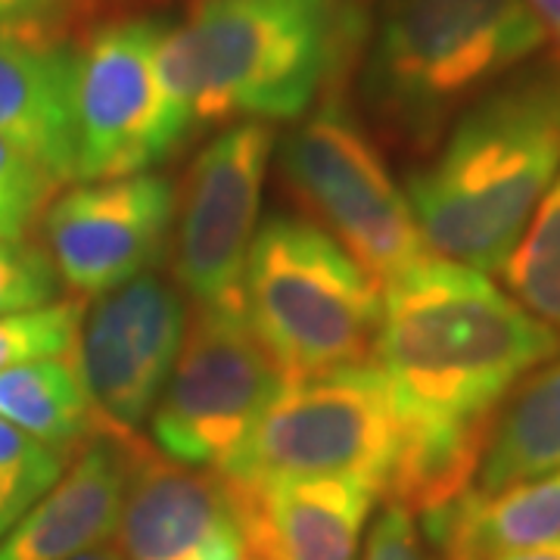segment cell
Here are the masks:
<instances>
[{
	"label": "cell",
	"instance_id": "6da1fadb",
	"mask_svg": "<svg viewBox=\"0 0 560 560\" xmlns=\"http://www.w3.org/2000/svg\"><path fill=\"white\" fill-rule=\"evenodd\" d=\"M555 355L558 330L477 268L430 253L389 280L371 355L401 433L386 501L420 517L467 492L501 405Z\"/></svg>",
	"mask_w": 560,
	"mask_h": 560
},
{
	"label": "cell",
	"instance_id": "7a4b0ae2",
	"mask_svg": "<svg viewBox=\"0 0 560 560\" xmlns=\"http://www.w3.org/2000/svg\"><path fill=\"white\" fill-rule=\"evenodd\" d=\"M560 172V57L526 62L452 121L405 180L430 253L499 275Z\"/></svg>",
	"mask_w": 560,
	"mask_h": 560
},
{
	"label": "cell",
	"instance_id": "3957f363",
	"mask_svg": "<svg viewBox=\"0 0 560 560\" xmlns=\"http://www.w3.org/2000/svg\"><path fill=\"white\" fill-rule=\"evenodd\" d=\"M359 20L342 0H197L165 22L156 66L194 131L302 119L349 66Z\"/></svg>",
	"mask_w": 560,
	"mask_h": 560
},
{
	"label": "cell",
	"instance_id": "277c9868",
	"mask_svg": "<svg viewBox=\"0 0 560 560\" xmlns=\"http://www.w3.org/2000/svg\"><path fill=\"white\" fill-rule=\"evenodd\" d=\"M548 44L526 0H386L364 91L405 138L430 143Z\"/></svg>",
	"mask_w": 560,
	"mask_h": 560
},
{
	"label": "cell",
	"instance_id": "5b68a950",
	"mask_svg": "<svg viewBox=\"0 0 560 560\" xmlns=\"http://www.w3.org/2000/svg\"><path fill=\"white\" fill-rule=\"evenodd\" d=\"M243 312L287 383L374 355L383 283L320 224L275 215L256 231L243 271Z\"/></svg>",
	"mask_w": 560,
	"mask_h": 560
},
{
	"label": "cell",
	"instance_id": "8992f818",
	"mask_svg": "<svg viewBox=\"0 0 560 560\" xmlns=\"http://www.w3.org/2000/svg\"><path fill=\"white\" fill-rule=\"evenodd\" d=\"M340 69L318 106L287 135L280 168L324 231L377 280L389 283L430 256L405 187L389 175L381 147L361 128Z\"/></svg>",
	"mask_w": 560,
	"mask_h": 560
},
{
	"label": "cell",
	"instance_id": "52a82bcc",
	"mask_svg": "<svg viewBox=\"0 0 560 560\" xmlns=\"http://www.w3.org/2000/svg\"><path fill=\"white\" fill-rule=\"evenodd\" d=\"M401 433L374 361L287 383L256 430L219 470L231 486L290 477H355L386 499Z\"/></svg>",
	"mask_w": 560,
	"mask_h": 560
},
{
	"label": "cell",
	"instance_id": "ba28073f",
	"mask_svg": "<svg viewBox=\"0 0 560 560\" xmlns=\"http://www.w3.org/2000/svg\"><path fill=\"white\" fill-rule=\"evenodd\" d=\"M283 386L243 305L197 308L150 415L153 448L175 464L219 474Z\"/></svg>",
	"mask_w": 560,
	"mask_h": 560
},
{
	"label": "cell",
	"instance_id": "9c48e42d",
	"mask_svg": "<svg viewBox=\"0 0 560 560\" xmlns=\"http://www.w3.org/2000/svg\"><path fill=\"white\" fill-rule=\"evenodd\" d=\"M162 28L150 16L109 22L75 54V180L153 172L190 138L162 88Z\"/></svg>",
	"mask_w": 560,
	"mask_h": 560
},
{
	"label": "cell",
	"instance_id": "30bf717a",
	"mask_svg": "<svg viewBox=\"0 0 560 560\" xmlns=\"http://www.w3.org/2000/svg\"><path fill=\"white\" fill-rule=\"evenodd\" d=\"M271 153L268 121H234L190 162L175 234V280L197 308L243 305V271L259 231Z\"/></svg>",
	"mask_w": 560,
	"mask_h": 560
},
{
	"label": "cell",
	"instance_id": "8fae6325",
	"mask_svg": "<svg viewBox=\"0 0 560 560\" xmlns=\"http://www.w3.org/2000/svg\"><path fill=\"white\" fill-rule=\"evenodd\" d=\"M175 212V184L156 172H140L128 178L79 180L50 200L40 228L62 283L79 296L97 300L160 265Z\"/></svg>",
	"mask_w": 560,
	"mask_h": 560
},
{
	"label": "cell",
	"instance_id": "7c38bea8",
	"mask_svg": "<svg viewBox=\"0 0 560 560\" xmlns=\"http://www.w3.org/2000/svg\"><path fill=\"white\" fill-rule=\"evenodd\" d=\"M187 334V305L160 275H140L84 305L79 368L106 427L150 420Z\"/></svg>",
	"mask_w": 560,
	"mask_h": 560
},
{
	"label": "cell",
	"instance_id": "4fadbf2b",
	"mask_svg": "<svg viewBox=\"0 0 560 560\" xmlns=\"http://www.w3.org/2000/svg\"><path fill=\"white\" fill-rule=\"evenodd\" d=\"M125 560H243L249 551L231 486L212 470L175 464L131 442L119 517Z\"/></svg>",
	"mask_w": 560,
	"mask_h": 560
},
{
	"label": "cell",
	"instance_id": "5bb4252c",
	"mask_svg": "<svg viewBox=\"0 0 560 560\" xmlns=\"http://www.w3.org/2000/svg\"><path fill=\"white\" fill-rule=\"evenodd\" d=\"M135 433L103 430L3 539L0 560H75L119 533Z\"/></svg>",
	"mask_w": 560,
	"mask_h": 560
},
{
	"label": "cell",
	"instance_id": "9a60e30c",
	"mask_svg": "<svg viewBox=\"0 0 560 560\" xmlns=\"http://www.w3.org/2000/svg\"><path fill=\"white\" fill-rule=\"evenodd\" d=\"M231 492L249 551L268 560H359L364 526L381 501L371 482L355 477H290Z\"/></svg>",
	"mask_w": 560,
	"mask_h": 560
},
{
	"label": "cell",
	"instance_id": "2e32d148",
	"mask_svg": "<svg viewBox=\"0 0 560 560\" xmlns=\"http://www.w3.org/2000/svg\"><path fill=\"white\" fill-rule=\"evenodd\" d=\"M0 138L57 180H75V54L47 28L0 25Z\"/></svg>",
	"mask_w": 560,
	"mask_h": 560
},
{
	"label": "cell",
	"instance_id": "e0dca14e",
	"mask_svg": "<svg viewBox=\"0 0 560 560\" xmlns=\"http://www.w3.org/2000/svg\"><path fill=\"white\" fill-rule=\"evenodd\" d=\"M436 560H501L560 545V470L480 495L460 492L418 517Z\"/></svg>",
	"mask_w": 560,
	"mask_h": 560
},
{
	"label": "cell",
	"instance_id": "ac0fdd59",
	"mask_svg": "<svg viewBox=\"0 0 560 560\" xmlns=\"http://www.w3.org/2000/svg\"><path fill=\"white\" fill-rule=\"evenodd\" d=\"M555 470H560V355L536 368L501 405L470 489L495 495Z\"/></svg>",
	"mask_w": 560,
	"mask_h": 560
},
{
	"label": "cell",
	"instance_id": "d6986e66",
	"mask_svg": "<svg viewBox=\"0 0 560 560\" xmlns=\"http://www.w3.org/2000/svg\"><path fill=\"white\" fill-rule=\"evenodd\" d=\"M0 418L66 455L101 436L106 420L81 377L75 355L40 359L0 371Z\"/></svg>",
	"mask_w": 560,
	"mask_h": 560
},
{
	"label": "cell",
	"instance_id": "ffe728a7",
	"mask_svg": "<svg viewBox=\"0 0 560 560\" xmlns=\"http://www.w3.org/2000/svg\"><path fill=\"white\" fill-rule=\"evenodd\" d=\"M501 275L514 300L560 334V172Z\"/></svg>",
	"mask_w": 560,
	"mask_h": 560
},
{
	"label": "cell",
	"instance_id": "44dd1931",
	"mask_svg": "<svg viewBox=\"0 0 560 560\" xmlns=\"http://www.w3.org/2000/svg\"><path fill=\"white\" fill-rule=\"evenodd\" d=\"M69 455L0 418V539L60 480Z\"/></svg>",
	"mask_w": 560,
	"mask_h": 560
},
{
	"label": "cell",
	"instance_id": "7402d4cb",
	"mask_svg": "<svg viewBox=\"0 0 560 560\" xmlns=\"http://www.w3.org/2000/svg\"><path fill=\"white\" fill-rule=\"evenodd\" d=\"M84 300H57L44 308L0 318V371L40 359L75 355Z\"/></svg>",
	"mask_w": 560,
	"mask_h": 560
},
{
	"label": "cell",
	"instance_id": "603a6c76",
	"mask_svg": "<svg viewBox=\"0 0 560 560\" xmlns=\"http://www.w3.org/2000/svg\"><path fill=\"white\" fill-rule=\"evenodd\" d=\"M60 184L10 140L0 138V241H28Z\"/></svg>",
	"mask_w": 560,
	"mask_h": 560
},
{
	"label": "cell",
	"instance_id": "cb8c5ba5",
	"mask_svg": "<svg viewBox=\"0 0 560 560\" xmlns=\"http://www.w3.org/2000/svg\"><path fill=\"white\" fill-rule=\"evenodd\" d=\"M60 283L47 249L28 241H0V318L57 302Z\"/></svg>",
	"mask_w": 560,
	"mask_h": 560
},
{
	"label": "cell",
	"instance_id": "d4e9b609",
	"mask_svg": "<svg viewBox=\"0 0 560 560\" xmlns=\"http://www.w3.org/2000/svg\"><path fill=\"white\" fill-rule=\"evenodd\" d=\"M361 560H436V555L423 539L418 517L399 504H386L368 536Z\"/></svg>",
	"mask_w": 560,
	"mask_h": 560
},
{
	"label": "cell",
	"instance_id": "484cf974",
	"mask_svg": "<svg viewBox=\"0 0 560 560\" xmlns=\"http://www.w3.org/2000/svg\"><path fill=\"white\" fill-rule=\"evenodd\" d=\"M57 7L60 0H0V25L47 28V20Z\"/></svg>",
	"mask_w": 560,
	"mask_h": 560
},
{
	"label": "cell",
	"instance_id": "4316f807",
	"mask_svg": "<svg viewBox=\"0 0 560 560\" xmlns=\"http://www.w3.org/2000/svg\"><path fill=\"white\" fill-rule=\"evenodd\" d=\"M536 13V20L541 22L545 28V38L558 44V57H560V0H526Z\"/></svg>",
	"mask_w": 560,
	"mask_h": 560
},
{
	"label": "cell",
	"instance_id": "83f0119b",
	"mask_svg": "<svg viewBox=\"0 0 560 560\" xmlns=\"http://www.w3.org/2000/svg\"><path fill=\"white\" fill-rule=\"evenodd\" d=\"M501 560H560V545L555 548H536V551H521V555H508Z\"/></svg>",
	"mask_w": 560,
	"mask_h": 560
},
{
	"label": "cell",
	"instance_id": "f1b7e54d",
	"mask_svg": "<svg viewBox=\"0 0 560 560\" xmlns=\"http://www.w3.org/2000/svg\"><path fill=\"white\" fill-rule=\"evenodd\" d=\"M75 560H125L121 558L119 548H97V551H88V555H81Z\"/></svg>",
	"mask_w": 560,
	"mask_h": 560
},
{
	"label": "cell",
	"instance_id": "f546056e",
	"mask_svg": "<svg viewBox=\"0 0 560 560\" xmlns=\"http://www.w3.org/2000/svg\"><path fill=\"white\" fill-rule=\"evenodd\" d=\"M243 560H268L265 555H259V551H246V558Z\"/></svg>",
	"mask_w": 560,
	"mask_h": 560
}]
</instances>
